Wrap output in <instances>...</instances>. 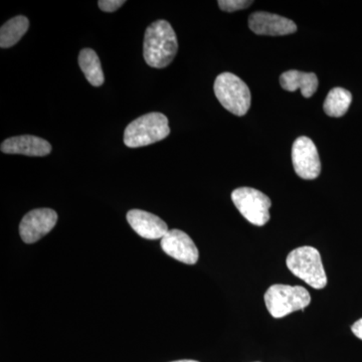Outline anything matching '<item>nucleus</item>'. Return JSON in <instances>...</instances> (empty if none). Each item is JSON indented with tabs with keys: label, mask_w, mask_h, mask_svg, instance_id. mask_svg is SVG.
Wrapping results in <instances>:
<instances>
[{
	"label": "nucleus",
	"mask_w": 362,
	"mask_h": 362,
	"mask_svg": "<svg viewBox=\"0 0 362 362\" xmlns=\"http://www.w3.org/2000/svg\"><path fill=\"white\" fill-rule=\"evenodd\" d=\"M162 250L171 258L187 265H194L199 258V250L187 233L169 230L160 242Z\"/></svg>",
	"instance_id": "nucleus-9"
},
{
	"label": "nucleus",
	"mask_w": 362,
	"mask_h": 362,
	"mask_svg": "<svg viewBox=\"0 0 362 362\" xmlns=\"http://www.w3.org/2000/svg\"><path fill=\"white\" fill-rule=\"evenodd\" d=\"M264 298L267 309L274 318H283L302 310L311 302L310 294L301 286L273 285L267 290Z\"/></svg>",
	"instance_id": "nucleus-5"
},
{
	"label": "nucleus",
	"mask_w": 362,
	"mask_h": 362,
	"mask_svg": "<svg viewBox=\"0 0 362 362\" xmlns=\"http://www.w3.org/2000/svg\"><path fill=\"white\" fill-rule=\"evenodd\" d=\"M173 362H199V361H190V359H183V361H173Z\"/></svg>",
	"instance_id": "nucleus-20"
},
{
	"label": "nucleus",
	"mask_w": 362,
	"mask_h": 362,
	"mask_svg": "<svg viewBox=\"0 0 362 362\" xmlns=\"http://www.w3.org/2000/svg\"><path fill=\"white\" fill-rule=\"evenodd\" d=\"M57 221L58 214L54 209H33L26 214L21 221V238L26 244H33L51 232Z\"/></svg>",
	"instance_id": "nucleus-8"
},
{
	"label": "nucleus",
	"mask_w": 362,
	"mask_h": 362,
	"mask_svg": "<svg viewBox=\"0 0 362 362\" xmlns=\"http://www.w3.org/2000/svg\"><path fill=\"white\" fill-rule=\"evenodd\" d=\"M280 84L288 92H295L300 89L302 96L310 98L318 89V78L314 73L291 70L281 75Z\"/></svg>",
	"instance_id": "nucleus-13"
},
{
	"label": "nucleus",
	"mask_w": 362,
	"mask_h": 362,
	"mask_svg": "<svg viewBox=\"0 0 362 362\" xmlns=\"http://www.w3.org/2000/svg\"><path fill=\"white\" fill-rule=\"evenodd\" d=\"M169 133L168 117L158 112H152L135 119L126 127L124 143L129 148H138L161 141Z\"/></svg>",
	"instance_id": "nucleus-2"
},
{
	"label": "nucleus",
	"mask_w": 362,
	"mask_h": 362,
	"mask_svg": "<svg viewBox=\"0 0 362 362\" xmlns=\"http://www.w3.org/2000/svg\"><path fill=\"white\" fill-rule=\"evenodd\" d=\"M292 161L295 173L303 180H315L320 175V158L316 145L310 138L301 136L295 140L292 147Z\"/></svg>",
	"instance_id": "nucleus-7"
},
{
	"label": "nucleus",
	"mask_w": 362,
	"mask_h": 362,
	"mask_svg": "<svg viewBox=\"0 0 362 362\" xmlns=\"http://www.w3.org/2000/svg\"><path fill=\"white\" fill-rule=\"evenodd\" d=\"M126 1L124 0H100L98 6L105 13H114L117 9L120 8Z\"/></svg>",
	"instance_id": "nucleus-18"
},
{
	"label": "nucleus",
	"mask_w": 362,
	"mask_h": 362,
	"mask_svg": "<svg viewBox=\"0 0 362 362\" xmlns=\"http://www.w3.org/2000/svg\"><path fill=\"white\" fill-rule=\"evenodd\" d=\"M249 28L256 35L271 37L291 35L297 32V25L294 21L266 11H257L251 14L249 18Z\"/></svg>",
	"instance_id": "nucleus-10"
},
{
	"label": "nucleus",
	"mask_w": 362,
	"mask_h": 362,
	"mask_svg": "<svg viewBox=\"0 0 362 362\" xmlns=\"http://www.w3.org/2000/svg\"><path fill=\"white\" fill-rule=\"evenodd\" d=\"M286 264L292 274L314 289H323L327 285L320 252L315 247L304 246L293 250Z\"/></svg>",
	"instance_id": "nucleus-3"
},
{
	"label": "nucleus",
	"mask_w": 362,
	"mask_h": 362,
	"mask_svg": "<svg viewBox=\"0 0 362 362\" xmlns=\"http://www.w3.org/2000/svg\"><path fill=\"white\" fill-rule=\"evenodd\" d=\"M232 201L249 223L263 226L270 220L271 199L263 192L251 187L233 190Z\"/></svg>",
	"instance_id": "nucleus-6"
},
{
	"label": "nucleus",
	"mask_w": 362,
	"mask_h": 362,
	"mask_svg": "<svg viewBox=\"0 0 362 362\" xmlns=\"http://www.w3.org/2000/svg\"><path fill=\"white\" fill-rule=\"evenodd\" d=\"M78 66L84 73L86 78L94 87L104 84V73L101 61L96 52L90 49H84L78 54Z\"/></svg>",
	"instance_id": "nucleus-14"
},
{
	"label": "nucleus",
	"mask_w": 362,
	"mask_h": 362,
	"mask_svg": "<svg viewBox=\"0 0 362 362\" xmlns=\"http://www.w3.org/2000/svg\"><path fill=\"white\" fill-rule=\"evenodd\" d=\"M1 151L6 154L45 156L51 153L52 145L37 136L21 135L8 138L1 143Z\"/></svg>",
	"instance_id": "nucleus-12"
},
{
	"label": "nucleus",
	"mask_w": 362,
	"mask_h": 362,
	"mask_svg": "<svg viewBox=\"0 0 362 362\" xmlns=\"http://www.w3.org/2000/svg\"><path fill=\"white\" fill-rule=\"evenodd\" d=\"M218 4L221 11H226V13H233V11L247 8L254 2L247 1V0H220Z\"/></svg>",
	"instance_id": "nucleus-17"
},
{
	"label": "nucleus",
	"mask_w": 362,
	"mask_h": 362,
	"mask_svg": "<svg viewBox=\"0 0 362 362\" xmlns=\"http://www.w3.org/2000/svg\"><path fill=\"white\" fill-rule=\"evenodd\" d=\"M352 102V95L344 88H334L330 90L324 102V112L328 116L339 118L346 114Z\"/></svg>",
	"instance_id": "nucleus-16"
},
{
	"label": "nucleus",
	"mask_w": 362,
	"mask_h": 362,
	"mask_svg": "<svg viewBox=\"0 0 362 362\" xmlns=\"http://www.w3.org/2000/svg\"><path fill=\"white\" fill-rule=\"evenodd\" d=\"M28 26L30 21L23 16H16L6 21L0 30V47L2 49H8L18 44L28 32Z\"/></svg>",
	"instance_id": "nucleus-15"
},
{
	"label": "nucleus",
	"mask_w": 362,
	"mask_h": 362,
	"mask_svg": "<svg viewBox=\"0 0 362 362\" xmlns=\"http://www.w3.org/2000/svg\"><path fill=\"white\" fill-rule=\"evenodd\" d=\"M177 49V37L168 21H156L147 28L143 45L147 65L154 69L165 68L175 58Z\"/></svg>",
	"instance_id": "nucleus-1"
},
{
	"label": "nucleus",
	"mask_w": 362,
	"mask_h": 362,
	"mask_svg": "<svg viewBox=\"0 0 362 362\" xmlns=\"http://www.w3.org/2000/svg\"><path fill=\"white\" fill-rule=\"evenodd\" d=\"M351 330L357 338L362 340V318L352 325Z\"/></svg>",
	"instance_id": "nucleus-19"
},
{
	"label": "nucleus",
	"mask_w": 362,
	"mask_h": 362,
	"mask_svg": "<svg viewBox=\"0 0 362 362\" xmlns=\"http://www.w3.org/2000/svg\"><path fill=\"white\" fill-rule=\"evenodd\" d=\"M214 94L223 108L233 115H246L251 107V90L242 78L232 73H223L216 77Z\"/></svg>",
	"instance_id": "nucleus-4"
},
{
	"label": "nucleus",
	"mask_w": 362,
	"mask_h": 362,
	"mask_svg": "<svg viewBox=\"0 0 362 362\" xmlns=\"http://www.w3.org/2000/svg\"><path fill=\"white\" fill-rule=\"evenodd\" d=\"M127 221L136 233L146 240L162 239L168 233V226L156 214L141 209H131Z\"/></svg>",
	"instance_id": "nucleus-11"
}]
</instances>
